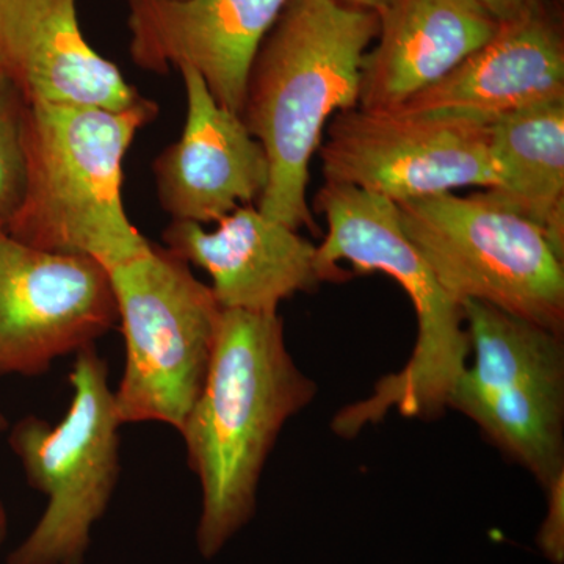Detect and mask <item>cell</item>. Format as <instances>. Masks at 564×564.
<instances>
[{
    "label": "cell",
    "instance_id": "cell-1",
    "mask_svg": "<svg viewBox=\"0 0 564 564\" xmlns=\"http://www.w3.org/2000/svg\"><path fill=\"white\" fill-rule=\"evenodd\" d=\"M317 391L293 361L280 314L221 311L206 381L180 430L202 485L203 558L220 554L251 521L278 436Z\"/></svg>",
    "mask_w": 564,
    "mask_h": 564
},
{
    "label": "cell",
    "instance_id": "cell-2",
    "mask_svg": "<svg viewBox=\"0 0 564 564\" xmlns=\"http://www.w3.org/2000/svg\"><path fill=\"white\" fill-rule=\"evenodd\" d=\"M377 11L340 0H289L263 40L248 79L242 120L269 159L258 209L317 232L306 191L326 122L359 106L364 55Z\"/></svg>",
    "mask_w": 564,
    "mask_h": 564
},
{
    "label": "cell",
    "instance_id": "cell-3",
    "mask_svg": "<svg viewBox=\"0 0 564 564\" xmlns=\"http://www.w3.org/2000/svg\"><path fill=\"white\" fill-rule=\"evenodd\" d=\"M158 111L147 98L124 110L28 104L24 198L6 232L106 269L147 250L122 204V161Z\"/></svg>",
    "mask_w": 564,
    "mask_h": 564
},
{
    "label": "cell",
    "instance_id": "cell-4",
    "mask_svg": "<svg viewBox=\"0 0 564 564\" xmlns=\"http://www.w3.org/2000/svg\"><path fill=\"white\" fill-rule=\"evenodd\" d=\"M328 232L317 247L322 281H345L339 262L356 273L383 272L410 296L417 317V339L399 372L381 378L372 395L358 404L366 421H383L389 411L433 421L447 410L448 395L470 356L462 304L437 284L421 252L408 239L399 204L355 185L325 182L314 198Z\"/></svg>",
    "mask_w": 564,
    "mask_h": 564
},
{
    "label": "cell",
    "instance_id": "cell-5",
    "mask_svg": "<svg viewBox=\"0 0 564 564\" xmlns=\"http://www.w3.org/2000/svg\"><path fill=\"white\" fill-rule=\"evenodd\" d=\"M408 239L454 302L564 334V258L543 229L485 192L400 202Z\"/></svg>",
    "mask_w": 564,
    "mask_h": 564
},
{
    "label": "cell",
    "instance_id": "cell-6",
    "mask_svg": "<svg viewBox=\"0 0 564 564\" xmlns=\"http://www.w3.org/2000/svg\"><path fill=\"white\" fill-rule=\"evenodd\" d=\"M107 272L126 344L118 417L122 425L161 422L180 432L206 381L220 304L169 248L151 243Z\"/></svg>",
    "mask_w": 564,
    "mask_h": 564
},
{
    "label": "cell",
    "instance_id": "cell-7",
    "mask_svg": "<svg viewBox=\"0 0 564 564\" xmlns=\"http://www.w3.org/2000/svg\"><path fill=\"white\" fill-rule=\"evenodd\" d=\"M73 400L57 425L35 415L11 429L29 485L47 497L46 510L7 564H84L95 525L120 478V426L109 366L95 345L76 352Z\"/></svg>",
    "mask_w": 564,
    "mask_h": 564
},
{
    "label": "cell",
    "instance_id": "cell-8",
    "mask_svg": "<svg viewBox=\"0 0 564 564\" xmlns=\"http://www.w3.org/2000/svg\"><path fill=\"white\" fill-rule=\"evenodd\" d=\"M462 306L473 359L447 406L544 488L564 473L563 334L489 304Z\"/></svg>",
    "mask_w": 564,
    "mask_h": 564
},
{
    "label": "cell",
    "instance_id": "cell-9",
    "mask_svg": "<svg viewBox=\"0 0 564 564\" xmlns=\"http://www.w3.org/2000/svg\"><path fill=\"white\" fill-rule=\"evenodd\" d=\"M488 122L426 118L361 107L334 115L321 144L325 182L355 185L395 203L497 187Z\"/></svg>",
    "mask_w": 564,
    "mask_h": 564
},
{
    "label": "cell",
    "instance_id": "cell-10",
    "mask_svg": "<svg viewBox=\"0 0 564 564\" xmlns=\"http://www.w3.org/2000/svg\"><path fill=\"white\" fill-rule=\"evenodd\" d=\"M118 322L109 272L88 256L40 250L0 231V377H39Z\"/></svg>",
    "mask_w": 564,
    "mask_h": 564
},
{
    "label": "cell",
    "instance_id": "cell-11",
    "mask_svg": "<svg viewBox=\"0 0 564 564\" xmlns=\"http://www.w3.org/2000/svg\"><path fill=\"white\" fill-rule=\"evenodd\" d=\"M289 0H128L129 55L166 74L187 66L242 113L252 63Z\"/></svg>",
    "mask_w": 564,
    "mask_h": 564
},
{
    "label": "cell",
    "instance_id": "cell-12",
    "mask_svg": "<svg viewBox=\"0 0 564 564\" xmlns=\"http://www.w3.org/2000/svg\"><path fill=\"white\" fill-rule=\"evenodd\" d=\"M187 118L180 140L152 163L159 202L173 221L218 223L261 199L269 159L242 117L215 101L199 74L180 68Z\"/></svg>",
    "mask_w": 564,
    "mask_h": 564
},
{
    "label": "cell",
    "instance_id": "cell-13",
    "mask_svg": "<svg viewBox=\"0 0 564 564\" xmlns=\"http://www.w3.org/2000/svg\"><path fill=\"white\" fill-rule=\"evenodd\" d=\"M163 242L182 261L209 273L210 291L223 311L278 314L284 300L323 282L317 247L251 204L221 218L215 231L173 221Z\"/></svg>",
    "mask_w": 564,
    "mask_h": 564
},
{
    "label": "cell",
    "instance_id": "cell-14",
    "mask_svg": "<svg viewBox=\"0 0 564 564\" xmlns=\"http://www.w3.org/2000/svg\"><path fill=\"white\" fill-rule=\"evenodd\" d=\"M0 76L25 104L124 110L143 99L85 39L77 0H0Z\"/></svg>",
    "mask_w": 564,
    "mask_h": 564
},
{
    "label": "cell",
    "instance_id": "cell-15",
    "mask_svg": "<svg viewBox=\"0 0 564 564\" xmlns=\"http://www.w3.org/2000/svg\"><path fill=\"white\" fill-rule=\"evenodd\" d=\"M564 99V36L558 14L500 24L480 50L444 79L403 104L413 117L491 122Z\"/></svg>",
    "mask_w": 564,
    "mask_h": 564
},
{
    "label": "cell",
    "instance_id": "cell-16",
    "mask_svg": "<svg viewBox=\"0 0 564 564\" xmlns=\"http://www.w3.org/2000/svg\"><path fill=\"white\" fill-rule=\"evenodd\" d=\"M364 55L359 106L400 109L444 79L500 29L477 0H389Z\"/></svg>",
    "mask_w": 564,
    "mask_h": 564
},
{
    "label": "cell",
    "instance_id": "cell-17",
    "mask_svg": "<svg viewBox=\"0 0 564 564\" xmlns=\"http://www.w3.org/2000/svg\"><path fill=\"white\" fill-rule=\"evenodd\" d=\"M497 187L485 191L532 220L564 258V99L491 122Z\"/></svg>",
    "mask_w": 564,
    "mask_h": 564
},
{
    "label": "cell",
    "instance_id": "cell-18",
    "mask_svg": "<svg viewBox=\"0 0 564 564\" xmlns=\"http://www.w3.org/2000/svg\"><path fill=\"white\" fill-rule=\"evenodd\" d=\"M25 109L21 93L0 76V231L9 229L24 198Z\"/></svg>",
    "mask_w": 564,
    "mask_h": 564
},
{
    "label": "cell",
    "instance_id": "cell-19",
    "mask_svg": "<svg viewBox=\"0 0 564 564\" xmlns=\"http://www.w3.org/2000/svg\"><path fill=\"white\" fill-rule=\"evenodd\" d=\"M547 513L540 533L538 545L545 558L554 564L564 562V473L556 475L551 484L544 486Z\"/></svg>",
    "mask_w": 564,
    "mask_h": 564
},
{
    "label": "cell",
    "instance_id": "cell-20",
    "mask_svg": "<svg viewBox=\"0 0 564 564\" xmlns=\"http://www.w3.org/2000/svg\"><path fill=\"white\" fill-rule=\"evenodd\" d=\"M477 2L500 24L541 17V14H558L556 0H477Z\"/></svg>",
    "mask_w": 564,
    "mask_h": 564
},
{
    "label": "cell",
    "instance_id": "cell-21",
    "mask_svg": "<svg viewBox=\"0 0 564 564\" xmlns=\"http://www.w3.org/2000/svg\"><path fill=\"white\" fill-rule=\"evenodd\" d=\"M340 2L350 3V6L359 7V9L378 11L383 9L389 0H340Z\"/></svg>",
    "mask_w": 564,
    "mask_h": 564
},
{
    "label": "cell",
    "instance_id": "cell-22",
    "mask_svg": "<svg viewBox=\"0 0 564 564\" xmlns=\"http://www.w3.org/2000/svg\"><path fill=\"white\" fill-rule=\"evenodd\" d=\"M7 533H9V516H7L6 505L0 499V545L6 541Z\"/></svg>",
    "mask_w": 564,
    "mask_h": 564
},
{
    "label": "cell",
    "instance_id": "cell-23",
    "mask_svg": "<svg viewBox=\"0 0 564 564\" xmlns=\"http://www.w3.org/2000/svg\"><path fill=\"white\" fill-rule=\"evenodd\" d=\"M7 426H9V422H7L6 415L0 413V432H3V430H7Z\"/></svg>",
    "mask_w": 564,
    "mask_h": 564
}]
</instances>
